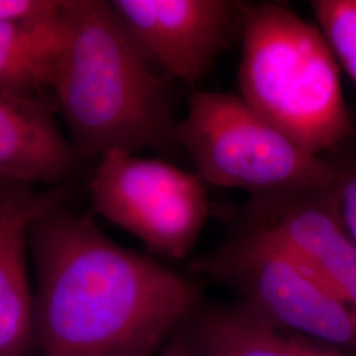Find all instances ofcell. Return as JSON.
<instances>
[{"mask_svg": "<svg viewBox=\"0 0 356 356\" xmlns=\"http://www.w3.org/2000/svg\"><path fill=\"white\" fill-rule=\"evenodd\" d=\"M177 331L188 356H350L282 330L236 300L201 298Z\"/></svg>", "mask_w": 356, "mask_h": 356, "instance_id": "obj_10", "label": "cell"}, {"mask_svg": "<svg viewBox=\"0 0 356 356\" xmlns=\"http://www.w3.org/2000/svg\"><path fill=\"white\" fill-rule=\"evenodd\" d=\"M310 7L338 64L356 85V0H313Z\"/></svg>", "mask_w": 356, "mask_h": 356, "instance_id": "obj_13", "label": "cell"}, {"mask_svg": "<svg viewBox=\"0 0 356 356\" xmlns=\"http://www.w3.org/2000/svg\"><path fill=\"white\" fill-rule=\"evenodd\" d=\"M69 41L51 82L76 154L177 144L170 94L111 4L61 1Z\"/></svg>", "mask_w": 356, "mask_h": 356, "instance_id": "obj_2", "label": "cell"}, {"mask_svg": "<svg viewBox=\"0 0 356 356\" xmlns=\"http://www.w3.org/2000/svg\"><path fill=\"white\" fill-rule=\"evenodd\" d=\"M115 11L151 61L193 86L213 67L241 26L243 1L113 0Z\"/></svg>", "mask_w": 356, "mask_h": 356, "instance_id": "obj_8", "label": "cell"}, {"mask_svg": "<svg viewBox=\"0 0 356 356\" xmlns=\"http://www.w3.org/2000/svg\"><path fill=\"white\" fill-rule=\"evenodd\" d=\"M191 268L282 330L356 356V314L280 244L245 223Z\"/></svg>", "mask_w": 356, "mask_h": 356, "instance_id": "obj_4", "label": "cell"}, {"mask_svg": "<svg viewBox=\"0 0 356 356\" xmlns=\"http://www.w3.org/2000/svg\"><path fill=\"white\" fill-rule=\"evenodd\" d=\"M176 141L189 153L197 176L219 188L261 194L332 182L323 156L305 151L239 95L191 94Z\"/></svg>", "mask_w": 356, "mask_h": 356, "instance_id": "obj_5", "label": "cell"}, {"mask_svg": "<svg viewBox=\"0 0 356 356\" xmlns=\"http://www.w3.org/2000/svg\"><path fill=\"white\" fill-rule=\"evenodd\" d=\"M76 157L42 98L0 91V179L54 185Z\"/></svg>", "mask_w": 356, "mask_h": 356, "instance_id": "obj_11", "label": "cell"}, {"mask_svg": "<svg viewBox=\"0 0 356 356\" xmlns=\"http://www.w3.org/2000/svg\"><path fill=\"white\" fill-rule=\"evenodd\" d=\"M64 197L63 188L38 193L32 185L0 179V356L35 351V296L26 266L29 229Z\"/></svg>", "mask_w": 356, "mask_h": 356, "instance_id": "obj_9", "label": "cell"}, {"mask_svg": "<svg viewBox=\"0 0 356 356\" xmlns=\"http://www.w3.org/2000/svg\"><path fill=\"white\" fill-rule=\"evenodd\" d=\"M243 223L279 243L356 314V242L332 182L252 194Z\"/></svg>", "mask_w": 356, "mask_h": 356, "instance_id": "obj_7", "label": "cell"}, {"mask_svg": "<svg viewBox=\"0 0 356 356\" xmlns=\"http://www.w3.org/2000/svg\"><path fill=\"white\" fill-rule=\"evenodd\" d=\"M344 226L356 242V135L325 153Z\"/></svg>", "mask_w": 356, "mask_h": 356, "instance_id": "obj_14", "label": "cell"}, {"mask_svg": "<svg viewBox=\"0 0 356 356\" xmlns=\"http://www.w3.org/2000/svg\"><path fill=\"white\" fill-rule=\"evenodd\" d=\"M241 98L316 156L356 135L341 66L317 24L279 1L243 3Z\"/></svg>", "mask_w": 356, "mask_h": 356, "instance_id": "obj_3", "label": "cell"}, {"mask_svg": "<svg viewBox=\"0 0 356 356\" xmlns=\"http://www.w3.org/2000/svg\"><path fill=\"white\" fill-rule=\"evenodd\" d=\"M69 41V31L54 1L44 13L0 22V91L41 98Z\"/></svg>", "mask_w": 356, "mask_h": 356, "instance_id": "obj_12", "label": "cell"}, {"mask_svg": "<svg viewBox=\"0 0 356 356\" xmlns=\"http://www.w3.org/2000/svg\"><path fill=\"white\" fill-rule=\"evenodd\" d=\"M89 191L97 213L173 260L191 254L210 213L197 173L123 151L103 154Z\"/></svg>", "mask_w": 356, "mask_h": 356, "instance_id": "obj_6", "label": "cell"}, {"mask_svg": "<svg viewBox=\"0 0 356 356\" xmlns=\"http://www.w3.org/2000/svg\"><path fill=\"white\" fill-rule=\"evenodd\" d=\"M38 356H157L198 288L63 204L29 229Z\"/></svg>", "mask_w": 356, "mask_h": 356, "instance_id": "obj_1", "label": "cell"}, {"mask_svg": "<svg viewBox=\"0 0 356 356\" xmlns=\"http://www.w3.org/2000/svg\"><path fill=\"white\" fill-rule=\"evenodd\" d=\"M157 356H188L177 330L175 331V334L170 337V339L166 342Z\"/></svg>", "mask_w": 356, "mask_h": 356, "instance_id": "obj_16", "label": "cell"}, {"mask_svg": "<svg viewBox=\"0 0 356 356\" xmlns=\"http://www.w3.org/2000/svg\"><path fill=\"white\" fill-rule=\"evenodd\" d=\"M53 3V0H0V22L44 13Z\"/></svg>", "mask_w": 356, "mask_h": 356, "instance_id": "obj_15", "label": "cell"}]
</instances>
